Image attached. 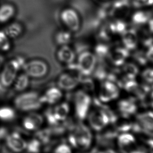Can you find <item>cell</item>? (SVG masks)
Segmentation results:
<instances>
[{"label": "cell", "mask_w": 153, "mask_h": 153, "mask_svg": "<svg viewBox=\"0 0 153 153\" xmlns=\"http://www.w3.org/2000/svg\"><path fill=\"white\" fill-rule=\"evenodd\" d=\"M68 139L71 147L82 151L90 149L93 142V136L91 129L82 123L71 128Z\"/></svg>", "instance_id": "cell-1"}, {"label": "cell", "mask_w": 153, "mask_h": 153, "mask_svg": "<svg viewBox=\"0 0 153 153\" xmlns=\"http://www.w3.org/2000/svg\"><path fill=\"white\" fill-rule=\"evenodd\" d=\"M25 63L22 57L18 56L5 65L0 75V83L4 87H10L14 82L18 71L23 67Z\"/></svg>", "instance_id": "cell-2"}, {"label": "cell", "mask_w": 153, "mask_h": 153, "mask_svg": "<svg viewBox=\"0 0 153 153\" xmlns=\"http://www.w3.org/2000/svg\"><path fill=\"white\" fill-rule=\"evenodd\" d=\"M14 105L19 110L32 112L42 107L40 95L35 92H29L19 95L14 100Z\"/></svg>", "instance_id": "cell-3"}, {"label": "cell", "mask_w": 153, "mask_h": 153, "mask_svg": "<svg viewBox=\"0 0 153 153\" xmlns=\"http://www.w3.org/2000/svg\"><path fill=\"white\" fill-rule=\"evenodd\" d=\"M92 99L88 93L83 90L77 91L74 98V112L80 121L86 119L91 110Z\"/></svg>", "instance_id": "cell-4"}, {"label": "cell", "mask_w": 153, "mask_h": 153, "mask_svg": "<svg viewBox=\"0 0 153 153\" xmlns=\"http://www.w3.org/2000/svg\"><path fill=\"white\" fill-rule=\"evenodd\" d=\"M86 118L91 128L97 132L104 130L111 123V113L102 109L90 110Z\"/></svg>", "instance_id": "cell-5"}, {"label": "cell", "mask_w": 153, "mask_h": 153, "mask_svg": "<svg viewBox=\"0 0 153 153\" xmlns=\"http://www.w3.org/2000/svg\"><path fill=\"white\" fill-rule=\"evenodd\" d=\"M68 65L71 72L62 74L58 78L57 84L61 90L70 91L76 88L80 84L82 75L76 64L73 65L72 63Z\"/></svg>", "instance_id": "cell-6"}, {"label": "cell", "mask_w": 153, "mask_h": 153, "mask_svg": "<svg viewBox=\"0 0 153 153\" xmlns=\"http://www.w3.org/2000/svg\"><path fill=\"white\" fill-rule=\"evenodd\" d=\"M97 60L94 54L91 52H83L80 54L77 59V68L83 76H90L96 67Z\"/></svg>", "instance_id": "cell-7"}, {"label": "cell", "mask_w": 153, "mask_h": 153, "mask_svg": "<svg viewBox=\"0 0 153 153\" xmlns=\"http://www.w3.org/2000/svg\"><path fill=\"white\" fill-rule=\"evenodd\" d=\"M119 89L113 81L109 80L102 82L99 92V99L103 103H108L118 98Z\"/></svg>", "instance_id": "cell-8"}, {"label": "cell", "mask_w": 153, "mask_h": 153, "mask_svg": "<svg viewBox=\"0 0 153 153\" xmlns=\"http://www.w3.org/2000/svg\"><path fill=\"white\" fill-rule=\"evenodd\" d=\"M22 68L29 77L35 78L43 77L48 71L46 63L39 59H34L25 63Z\"/></svg>", "instance_id": "cell-9"}, {"label": "cell", "mask_w": 153, "mask_h": 153, "mask_svg": "<svg viewBox=\"0 0 153 153\" xmlns=\"http://www.w3.org/2000/svg\"><path fill=\"white\" fill-rule=\"evenodd\" d=\"M44 122V119L42 115L32 111L24 118L22 125L27 131L36 132L42 127Z\"/></svg>", "instance_id": "cell-10"}, {"label": "cell", "mask_w": 153, "mask_h": 153, "mask_svg": "<svg viewBox=\"0 0 153 153\" xmlns=\"http://www.w3.org/2000/svg\"><path fill=\"white\" fill-rule=\"evenodd\" d=\"M5 139L7 147L13 152H19L26 150L27 143L17 132L8 135Z\"/></svg>", "instance_id": "cell-11"}, {"label": "cell", "mask_w": 153, "mask_h": 153, "mask_svg": "<svg viewBox=\"0 0 153 153\" xmlns=\"http://www.w3.org/2000/svg\"><path fill=\"white\" fill-rule=\"evenodd\" d=\"M64 24L71 31H76L80 27L79 17L76 12L71 9L65 10L62 13Z\"/></svg>", "instance_id": "cell-12"}, {"label": "cell", "mask_w": 153, "mask_h": 153, "mask_svg": "<svg viewBox=\"0 0 153 153\" xmlns=\"http://www.w3.org/2000/svg\"><path fill=\"white\" fill-rule=\"evenodd\" d=\"M17 12L16 7L11 3H4L0 5V24L5 25L12 21Z\"/></svg>", "instance_id": "cell-13"}, {"label": "cell", "mask_w": 153, "mask_h": 153, "mask_svg": "<svg viewBox=\"0 0 153 153\" xmlns=\"http://www.w3.org/2000/svg\"><path fill=\"white\" fill-rule=\"evenodd\" d=\"M62 90L59 88L52 87L46 91L43 95L40 96L42 104L54 105L58 103L62 98Z\"/></svg>", "instance_id": "cell-14"}, {"label": "cell", "mask_w": 153, "mask_h": 153, "mask_svg": "<svg viewBox=\"0 0 153 153\" xmlns=\"http://www.w3.org/2000/svg\"><path fill=\"white\" fill-rule=\"evenodd\" d=\"M5 25L4 31L11 40L18 39L24 32V28L20 22L12 21Z\"/></svg>", "instance_id": "cell-15"}, {"label": "cell", "mask_w": 153, "mask_h": 153, "mask_svg": "<svg viewBox=\"0 0 153 153\" xmlns=\"http://www.w3.org/2000/svg\"><path fill=\"white\" fill-rule=\"evenodd\" d=\"M53 115L59 124L65 121L69 116L70 107L67 102H64L56 105L52 109Z\"/></svg>", "instance_id": "cell-16"}, {"label": "cell", "mask_w": 153, "mask_h": 153, "mask_svg": "<svg viewBox=\"0 0 153 153\" xmlns=\"http://www.w3.org/2000/svg\"><path fill=\"white\" fill-rule=\"evenodd\" d=\"M57 52L58 60L63 63L69 65L72 63L75 58L74 51L67 46H62Z\"/></svg>", "instance_id": "cell-17"}, {"label": "cell", "mask_w": 153, "mask_h": 153, "mask_svg": "<svg viewBox=\"0 0 153 153\" xmlns=\"http://www.w3.org/2000/svg\"><path fill=\"white\" fill-rule=\"evenodd\" d=\"M137 118L142 129L149 134L153 135V114H142L139 115Z\"/></svg>", "instance_id": "cell-18"}, {"label": "cell", "mask_w": 153, "mask_h": 153, "mask_svg": "<svg viewBox=\"0 0 153 153\" xmlns=\"http://www.w3.org/2000/svg\"><path fill=\"white\" fill-rule=\"evenodd\" d=\"M128 55V51L126 49H117L110 55V60L111 63L118 66L124 63Z\"/></svg>", "instance_id": "cell-19"}, {"label": "cell", "mask_w": 153, "mask_h": 153, "mask_svg": "<svg viewBox=\"0 0 153 153\" xmlns=\"http://www.w3.org/2000/svg\"><path fill=\"white\" fill-rule=\"evenodd\" d=\"M123 40L128 49H134L136 47L137 44V36L136 32L132 29L124 31Z\"/></svg>", "instance_id": "cell-20"}, {"label": "cell", "mask_w": 153, "mask_h": 153, "mask_svg": "<svg viewBox=\"0 0 153 153\" xmlns=\"http://www.w3.org/2000/svg\"><path fill=\"white\" fill-rule=\"evenodd\" d=\"M130 11V4L126 0L117 3L114 7L113 13L117 19L126 18Z\"/></svg>", "instance_id": "cell-21"}, {"label": "cell", "mask_w": 153, "mask_h": 153, "mask_svg": "<svg viewBox=\"0 0 153 153\" xmlns=\"http://www.w3.org/2000/svg\"><path fill=\"white\" fill-rule=\"evenodd\" d=\"M29 83V77L26 73L18 76L14 81V89L17 91H24L27 89Z\"/></svg>", "instance_id": "cell-22"}, {"label": "cell", "mask_w": 153, "mask_h": 153, "mask_svg": "<svg viewBox=\"0 0 153 153\" xmlns=\"http://www.w3.org/2000/svg\"><path fill=\"white\" fill-rule=\"evenodd\" d=\"M134 142V137L129 134H122L118 137V144L121 150H125L129 148V146L133 144Z\"/></svg>", "instance_id": "cell-23"}, {"label": "cell", "mask_w": 153, "mask_h": 153, "mask_svg": "<svg viewBox=\"0 0 153 153\" xmlns=\"http://www.w3.org/2000/svg\"><path fill=\"white\" fill-rule=\"evenodd\" d=\"M36 134V138L41 143L42 145L47 144L51 141L53 132L51 129H45L38 130Z\"/></svg>", "instance_id": "cell-24"}, {"label": "cell", "mask_w": 153, "mask_h": 153, "mask_svg": "<svg viewBox=\"0 0 153 153\" xmlns=\"http://www.w3.org/2000/svg\"><path fill=\"white\" fill-rule=\"evenodd\" d=\"M15 117V111L12 108L8 107L0 108V119L1 120L4 121H10L13 120Z\"/></svg>", "instance_id": "cell-25"}, {"label": "cell", "mask_w": 153, "mask_h": 153, "mask_svg": "<svg viewBox=\"0 0 153 153\" xmlns=\"http://www.w3.org/2000/svg\"><path fill=\"white\" fill-rule=\"evenodd\" d=\"M118 107L119 110L125 115L133 114L136 110L134 104L128 101H121L119 103Z\"/></svg>", "instance_id": "cell-26"}, {"label": "cell", "mask_w": 153, "mask_h": 153, "mask_svg": "<svg viewBox=\"0 0 153 153\" xmlns=\"http://www.w3.org/2000/svg\"><path fill=\"white\" fill-rule=\"evenodd\" d=\"M11 40L3 30H0V51L6 52L10 50Z\"/></svg>", "instance_id": "cell-27"}, {"label": "cell", "mask_w": 153, "mask_h": 153, "mask_svg": "<svg viewBox=\"0 0 153 153\" xmlns=\"http://www.w3.org/2000/svg\"><path fill=\"white\" fill-rule=\"evenodd\" d=\"M42 145V144L37 138H34L27 143L26 150L30 153L39 152Z\"/></svg>", "instance_id": "cell-28"}, {"label": "cell", "mask_w": 153, "mask_h": 153, "mask_svg": "<svg viewBox=\"0 0 153 153\" xmlns=\"http://www.w3.org/2000/svg\"><path fill=\"white\" fill-rule=\"evenodd\" d=\"M124 71L128 78L132 79L134 78L138 73V69L135 65L128 63L124 66Z\"/></svg>", "instance_id": "cell-29"}, {"label": "cell", "mask_w": 153, "mask_h": 153, "mask_svg": "<svg viewBox=\"0 0 153 153\" xmlns=\"http://www.w3.org/2000/svg\"><path fill=\"white\" fill-rule=\"evenodd\" d=\"M150 17V14L148 13L139 12L133 16V21L137 23H143L148 20Z\"/></svg>", "instance_id": "cell-30"}, {"label": "cell", "mask_w": 153, "mask_h": 153, "mask_svg": "<svg viewBox=\"0 0 153 153\" xmlns=\"http://www.w3.org/2000/svg\"><path fill=\"white\" fill-rule=\"evenodd\" d=\"M129 4L136 6L141 7L153 4V0H126Z\"/></svg>", "instance_id": "cell-31"}, {"label": "cell", "mask_w": 153, "mask_h": 153, "mask_svg": "<svg viewBox=\"0 0 153 153\" xmlns=\"http://www.w3.org/2000/svg\"><path fill=\"white\" fill-rule=\"evenodd\" d=\"M71 146L67 144L62 143L57 146L54 149V152L56 153H70L72 152Z\"/></svg>", "instance_id": "cell-32"}, {"label": "cell", "mask_w": 153, "mask_h": 153, "mask_svg": "<svg viewBox=\"0 0 153 153\" xmlns=\"http://www.w3.org/2000/svg\"><path fill=\"white\" fill-rule=\"evenodd\" d=\"M143 77L147 82H153V69H147L143 73Z\"/></svg>", "instance_id": "cell-33"}, {"label": "cell", "mask_w": 153, "mask_h": 153, "mask_svg": "<svg viewBox=\"0 0 153 153\" xmlns=\"http://www.w3.org/2000/svg\"><path fill=\"white\" fill-rule=\"evenodd\" d=\"M8 135L9 134L7 128L4 127L0 128V140L6 139Z\"/></svg>", "instance_id": "cell-34"}, {"label": "cell", "mask_w": 153, "mask_h": 153, "mask_svg": "<svg viewBox=\"0 0 153 153\" xmlns=\"http://www.w3.org/2000/svg\"><path fill=\"white\" fill-rule=\"evenodd\" d=\"M146 56L149 60L153 62V46H152L150 48L147 52Z\"/></svg>", "instance_id": "cell-35"}, {"label": "cell", "mask_w": 153, "mask_h": 153, "mask_svg": "<svg viewBox=\"0 0 153 153\" xmlns=\"http://www.w3.org/2000/svg\"><path fill=\"white\" fill-rule=\"evenodd\" d=\"M4 61V57L2 55L0 54V68L2 65Z\"/></svg>", "instance_id": "cell-36"}, {"label": "cell", "mask_w": 153, "mask_h": 153, "mask_svg": "<svg viewBox=\"0 0 153 153\" xmlns=\"http://www.w3.org/2000/svg\"><path fill=\"white\" fill-rule=\"evenodd\" d=\"M4 87L2 85V84H1V83H0V93H2L4 92Z\"/></svg>", "instance_id": "cell-37"}, {"label": "cell", "mask_w": 153, "mask_h": 153, "mask_svg": "<svg viewBox=\"0 0 153 153\" xmlns=\"http://www.w3.org/2000/svg\"><path fill=\"white\" fill-rule=\"evenodd\" d=\"M150 28L151 30L153 31V20H151L150 22Z\"/></svg>", "instance_id": "cell-38"}, {"label": "cell", "mask_w": 153, "mask_h": 153, "mask_svg": "<svg viewBox=\"0 0 153 153\" xmlns=\"http://www.w3.org/2000/svg\"><path fill=\"white\" fill-rule=\"evenodd\" d=\"M152 105L153 106V101H152Z\"/></svg>", "instance_id": "cell-39"}]
</instances>
